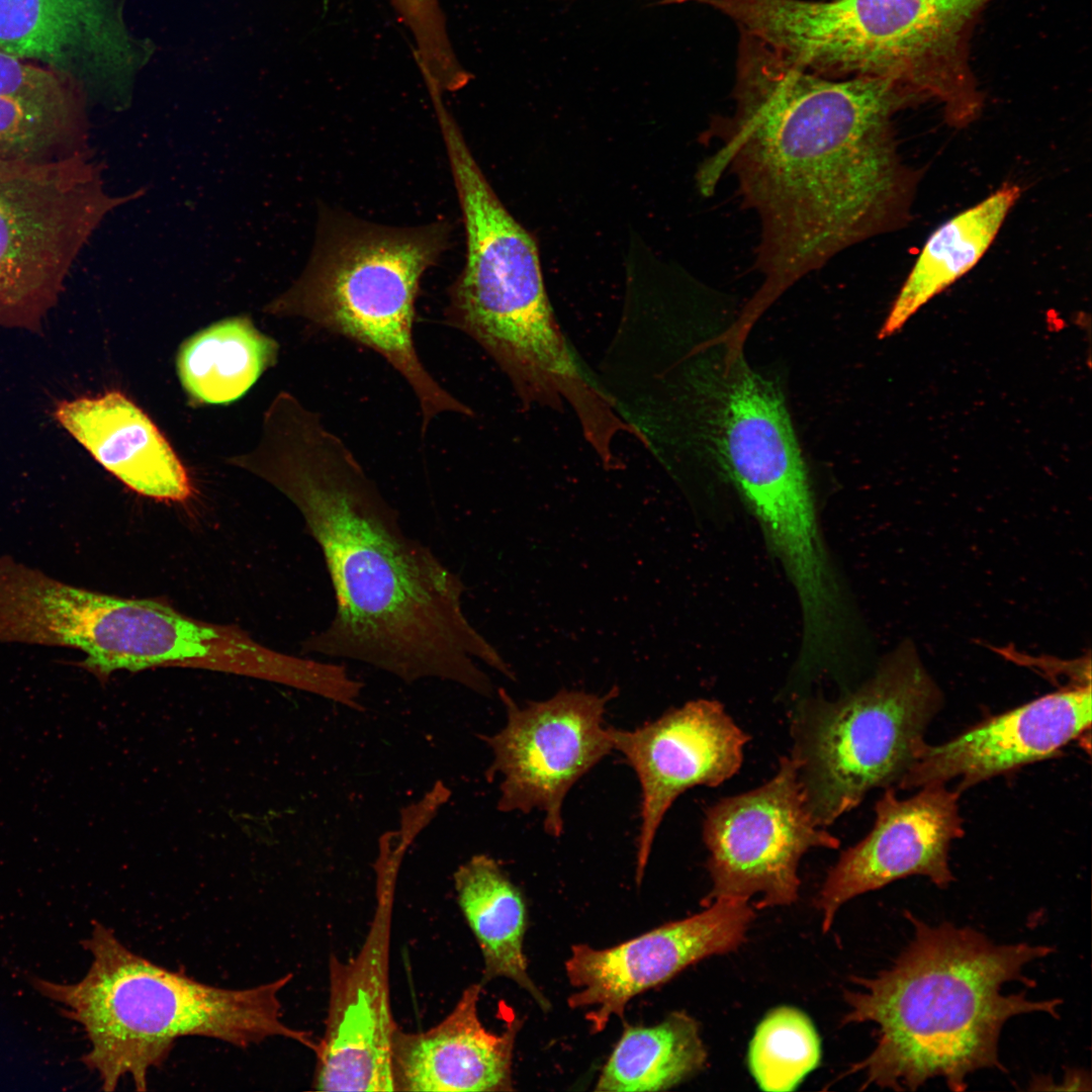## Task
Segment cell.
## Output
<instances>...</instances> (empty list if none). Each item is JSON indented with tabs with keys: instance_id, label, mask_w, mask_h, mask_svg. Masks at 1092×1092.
Instances as JSON below:
<instances>
[{
	"instance_id": "26",
	"label": "cell",
	"mask_w": 1092,
	"mask_h": 1092,
	"mask_svg": "<svg viewBox=\"0 0 1092 1092\" xmlns=\"http://www.w3.org/2000/svg\"><path fill=\"white\" fill-rule=\"evenodd\" d=\"M820 1059L821 1042L813 1022L791 1006L777 1007L762 1018L747 1055L754 1081L769 1092L796 1089L818 1067Z\"/></svg>"
},
{
	"instance_id": "25",
	"label": "cell",
	"mask_w": 1092,
	"mask_h": 1092,
	"mask_svg": "<svg viewBox=\"0 0 1092 1092\" xmlns=\"http://www.w3.org/2000/svg\"><path fill=\"white\" fill-rule=\"evenodd\" d=\"M707 1050L696 1019L684 1011L670 1013L652 1026H628L597 1081L596 1091H660L700 1073Z\"/></svg>"
},
{
	"instance_id": "22",
	"label": "cell",
	"mask_w": 1092,
	"mask_h": 1092,
	"mask_svg": "<svg viewBox=\"0 0 1092 1092\" xmlns=\"http://www.w3.org/2000/svg\"><path fill=\"white\" fill-rule=\"evenodd\" d=\"M456 899L483 959L482 984L497 978L513 981L545 1012L550 1002L533 982L523 950L528 924L521 890L499 863L476 854L453 874Z\"/></svg>"
},
{
	"instance_id": "16",
	"label": "cell",
	"mask_w": 1092,
	"mask_h": 1092,
	"mask_svg": "<svg viewBox=\"0 0 1092 1092\" xmlns=\"http://www.w3.org/2000/svg\"><path fill=\"white\" fill-rule=\"evenodd\" d=\"M0 48L75 83L89 105H129L132 77L147 57L114 0H0Z\"/></svg>"
},
{
	"instance_id": "28",
	"label": "cell",
	"mask_w": 1092,
	"mask_h": 1092,
	"mask_svg": "<svg viewBox=\"0 0 1092 1092\" xmlns=\"http://www.w3.org/2000/svg\"><path fill=\"white\" fill-rule=\"evenodd\" d=\"M415 42V55L424 79L442 92L463 88L470 75L450 41L439 0H390Z\"/></svg>"
},
{
	"instance_id": "3",
	"label": "cell",
	"mask_w": 1092,
	"mask_h": 1092,
	"mask_svg": "<svg viewBox=\"0 0 1092 1092\" xmlns=\"http://www.w3.org/2000/svg\"><path fill=\"white\" fill-rule=\"evenodd\" d=\"M906 917L912 937L894 963L873 978H852L858 990L844 992L842 1023L878 1027L876 1046L847 1074L861 1073L862 1089L913 1091L940 1078L964 1091L977 1071L1005 1070L999 1039L1007 1021L1034 1012L1059 1017L1058 998L1003 993L1011 982L1033 987L1023 971L1054 946L996 943L969 926Z\"/></svg>"
},
{
	"instance_id": "23",
	"label": "cell",
	"mask_w": 1092,
	"mask_h": 1092,
	"mask_svg": "<svg viewBox=\"0 0 1092 1092\" xmlns=\"http://www.w3.org/2000/svg\"><path fill=\"white\" fill-rule=\"evenodd\" d=\"M1019 196L1017 185L1006 184L931 234L879 332L880 339L899 331L921 306L978 263Z\"/></svg>"
},
{
	"instance_id": "11",
	"label": "cell",
	"mask_w": 1092,
	"mask_h": 1092,
	"mask_svg": "<svg viewBox=\"0 0 1092 1092\" xmlns=\"http://www.w3.org/2000/svg\"><path fill=\"white\" fill-rule=\"evenodd\" d=\"M415 834L400 827L379 841L375 908L365 939L347 961L331 953L329 1000L313 1051L312 1089L395 1091L392 1050L398 1029L389 984L390 942L398 872Z\"/></svg>"
},
{
	"instance_id": "18",
	"label": "cell",
	"mask_w": 1092,
	"mask_h": 1092,
	"mask_svg": "<svg viewBox=\"0 0 1092 1092\" xmlns=\"http://www.w3.org/2000/svg\"><path fill=\"white\" fill-rule=\"evenodd\" d=\"M875 811L871 832L840 854L816 897L824 932L838 909L856 896L911 876L925 877L940 889L954 880L949 848L964 834L958 791L929 784L899 799L888 787Z\"/></svg>"
},
{
	"instance_id": "5",
	"label": "cell",
	"mask_w": 1092,
	"mask_h": 1092,
	"mask_svg": "<svg viewBox=\"0 0 1092 1092\" xmlns=\"http://www.w3.org/2000/svg\"><path fill=\"white\" fill-rule=\"evenodd\" d=\"M466 232L465 265L448 289L446 323L474 340L525 406L578 396L588 376L552 310L534 237L508 211L453 118L439 124Z\"/></svg>"
},
{
	"instance_id": "21",
	"label": "cell",
	"mask_w": 1092,
	"mask_h": 1092,
	"mask_svg": "<svg viewBox=\"0 0 1092 1092\" xmlns=\"http://www.w3.org/2000/svg\"><path fill=\"white\" fill-rule=\"evenodd\" d=\"M58 423L108 472L132 491L183 503L193 493L190 476L158 427L117 390L59 402Z\"/></svg>"
},
{
	"instance_id": "4",
	"label": "cell",
	"mask_w": 1092,
	"mask_h": 1092,
	"mask_svg": "<svg viewBox=\"0 0 1092 1092\" xmlns=\"http://www.w3.org/2000/svg\"><path fill=\"white\" fill-rule=\"evenodd\" d=\"M82 945L92 962L80 981L34 978L32 985L82 1026L90 1048L81 1061L98 1074L104 1091L115 1090L125 1077L135 1090H147L150 1071L185 1036L238 1048L283 1037L315 1049L310 1033L282 1019L279 994L292 980L290 973L244 989L208 985L132 951L98 921Z\"/></svg>"
},
{
	"instance_id": "17",
	"label": "cell",
	"mask_w": 1092,
	"mask_h": 1092,
	"mask_svg": "<svg viewBox=\"0 0 1092 1092\" xmlns=\"http://www.w3.org/2000/svg\"><path fill=\"white\" fill-rule=\"evenodd\" d=\"M608 732L613 749L634 769L641 787L635 871L640 886L669 807L693 787H716L734 776L750 737L719 702L706 699L671 709L634 730L609 727Z\"/></svg>"
},
{
	"instance_id": "14",
	"label": "cell",
	"mask_w": 1092,
	"mask_h": 1092,
	"mask_svg": "<svg viewBox=\"0 0 1092 1092\" xmlns=\"http://www.w3.org/2000/svg\"><path fill=\"white\" fill-rule=\"evenodd\" d=\"M705 907L613 947L572 945L565 973L576 992L567 1004L572 1009L592 1008L585 1018L593 1033L603 1031L614 1016L624 1019L635 996L744 942L755 914L749 901L719 899Z\"/></svg>"
},
{
	"instance_id": "9",
	"label": "cell",
	"mask_w": 1092,
	"mask_h": 1092,
	"mask_svg": "<svg viewBox=\"0 0 1092 1092\" xmlns=\"http://www.w3.org/2000/svg\"><path fill=\"white\" fill-rule=\"evenodd\" d=\"M93 150L50 161L0 157V327L40 330L79 255L116 207Z\"/></svg>"
},
{
	"instance_id": "2",
	"label": "cell",
	"mask_w": 1092,
	"mask_h": 1092,
	"mask_svg": "<svg viewBox=\"0 0 1092 1092\" xmlns=\"http://www.w3.org/2000/svg\"><path fill=\"white\" fill-rule=\"evenodd\" d=\"M233 462L295 506L323 554L336 610L303 642L305 653L362 662L410 685L446 680L483 697L493 686L476 660L516 678L466 617L461 577L404 532L396 509L316 413L279 393L258 448Z\"/></svg>"
},
{
	"instance_id": "20",
	"label": "cell",
	"mask_w": 1092,
	"mask_h": 1092,
	"mask_svg": "<svg viewBox=\"0 0 1092 1092\" xmlns=\"http://www.w3.org/2000/svg\"><path fill=\"white\" fill-rule=\"evenodd\" d=\"M482 984L467 986L453 1009L419 1032L397 1029L392 1050L395 1091H511L514 1048L522 1026L511 1020L500 1033L482 1024Z\"/></svg>"
},
{
	"instance_id": "8",
	"label": "cell",
	"mask_w": 1092,
	"mask_h": 1092,
	"mask_svg": "<svg viewBox=\"0 0 1092 1092\" xmlns=\"http://www.w3.org/2000/svg\"><path fill=\"white\" fill-rule=\"evenodd\" d=\"M694 388L707 446L756 519L769 551L787 562L814 555L823 537L780 390L751 370L743 355L701 371Z\"/></svg>"
},
{
	"instance_id": "10",
	"label": "cell",
	"mask_w": 1092,
	"mask_h": 1092,
	"mask_svg": "<svg viewBox=\"0 0 1092 1092\" xmlns=\"http://www.w3.org/2000/svg\"><path fill=\"white\" fill-rule=\"evenodd\" d=\"M992 0H841L837 30L846 74L893 81L938 101L953 125L982 97L968 62L971 27Z\"/></svg>"
},
{
	"instance_id": "19",
	"label": "cell",
	"mask_w": 1092,
	"mask_h": 1092,
	"mask_svg": "<svg viewBox=\"0 0 1092 1092\" xmlns=\"http://www.w3.org/2000/svg\"><path fill=\"white\" fill-rule=\"evenodd\" d=\"M1091 724V682L1042 696L938 745L924 744L897 784L921 788L959 780L965 789L1053 756Z\"/></svg>"
},
{
	"instance_id": "13",
	"label": "cell",
	"mask_w": 1092,
	"mask_h": 1092,
	"mask_svg": "<svg viewBox=\"0 0 1092 1092\" xmlns=\"http://www.w3.org/2000/svg\"><path fill=\"white\" fill-rule=\"evenodd\" d=\"M618 695L617 687L604 695L563 689L548 700L519 706L498 689L506 725L478 735L492 754L485 779L500 778L497 809L541 811L546 833L559 837L567 793L613 750L603 723L608 703Z\"/></svg>"
},
{
	"instance_id": "24",
	"label": "cell",
	"mask_w": 1092,
	"mask_h": 1092,
	"mask_svg": "<svg viewBox=\"0 0 1092 1092\" xmlns=\"http://www.w3.org/2000/svg\"><path fill=\"white\" fill-rule=\"evenodd\" d=\"M277 342L248 316L221 320L188 338L177 355V372L187 394L203 404L242 397L274 365Z\"/></svg>"
},
{
	"instance_id": "1",
	"label": "cell",
	"mask_w": 1092,
	"mask_h": 1092,
	"mask_svg": "<svg viewBox=\"0 0 1092 1092\" xmlns=\"http://www.w3.org/2000/svg\"><path fill=\"white\" fill-rule=\"evenodd\" d=\"M745 40L735 110L709 129L720 146L697 182L709 195L733 175L759 219L762 283L734 323L746 334L805 275L894 225L906 178L891 121L914 97L884 78L816 74Z\"/></svg>"
},
{
	"instance_id": "27",
	"label": "cell",
	"mask_w": 1092,
	"mask_h": 1092,
	"mask_svg": "<svg viewBox=\"0 0 1092 1092\" xmlns=\"http://www.w3.org/2000/svg\"><path fill=\"white\" fill-rule=\"evenodd\" d=\"M89 119L48 112L0 95V157L50 161L90 150Z\"/></svg>"
},
{
	"instance_id": "15",
	"label": "cell",
	"mask_w": 1092,
	"mask_h": 1092,
	"mask_svg": "<svg viewBox=\"0 0 1092 1092\" xmlns=\"http://www.w3.org/2000/svg\"><path fill=\"white\" fill-rule=\"evenodd\" d=\"M97 636L80 666L100 680L117 670L185 665L290 685L301 668L298 656L267 648L237 627L199 621L154 600L104 594Z\"/></svg>"
},
{
	"instance_id": "12",
	"label": "cell",
	"mask_w": 1092,
	"mask_h": 1092,
	"mask_svg": "<svg viewBox=\"0 0 1092 1092\" xmlns=\"http://www.w3.org/2000/svg\"><path fill=\"white\" fill-rule=\"evenodd\" d=\"M703 838L712 887L702 904L758 897L757 909L794 903L804 853L840 843L814 822L792 756L780 760L777 774L764 785L709 808Z\"/></svg>"
},
{
	"instance_id": "7",
	"label": "cell",
	"mask_w": 1092,
	"mask_h": 1092,
	"mask_svg": "<svg viewBox=\"0 0 1092 1092\" xmlns=\"http://www.w3.org/2000/svg\"><path fill=\"white\" fill-rule=\"evenodd\" d=\"M941 704L939 688L905 643L855 691L803 705L792 757L814 822L827 826L871 790L898 784Z\"/></svg>"
},
{
	"instance_id": "6",
	"label": "cell",
	"mask_w": 1092,
	"mask_h": 1092,
	"mask_svg": "<svg viewBox=\"0 0 1092 1092\" xmlns=\"http://www.w3.org/2000/svg\"><path fill=\"white\" fill-rule=\"evenodd\" d=\"M450 230L445 220L395 228L322 209L305 268L264 308L275 316L300 317L383 357L413 390L423 435L442 414L473 416L431 375L414 339L421 280L447 249Z\"/></svg>"
},
{
	"instance_id": "29",
	"label": "cell",
	"mask_w": 1092,
	"mask_h": 1092,
	"mask_svg": "<svg viewBox=\"0 0 1092 1092\" xmlns=\"http://www.w3.org/2000/svg\"><path fill=\"white\" fill-rule=\"evenodd\" d=\"M0 95L55 114L88 118L89 102L75 83L1 48Z\"/></svg>"
}]
</instances>
